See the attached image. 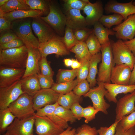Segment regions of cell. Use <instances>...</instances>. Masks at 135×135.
<instances>
[{"label":"cell","mask_w":135,"mask_h":135,"mask_svg":"<svg viewBox=\"0 0 135 135\" xmlns=\"http://www.w3.org/2000/svg\"><path fill=\"white\" fill-rule=\"evenodd\" d=\"M38 49L42 56L47 57L54 54L58 56L69 54L70 51L66 47L61 37L56 34L46 42L40 44Z\"/></svg>","instance_id":"cell-7"},{"label":"cell","mask_w":135,"mask_h":135,"mask_svg":"<svg viewBox=\"0 0 135 135\" xmlns=\"http://www.w3.org/2000/svg\"><path fill=\"white\" fill-rule=\"evenodd\" d=\"M135 83V60L134 67L132 71L129 85H132Z\"/></svg>","instance_id":"cell-57"},{"label":"cell","mask_w":135,"mask_h":135,"mask_svg":"<svg viewBox=\"0 0 135 135\" xmlns=\"http://www.w3.org/2000/svg\"><path fill=\"white\" fill-rule=\"evenodd\" d=\"M115 121L109 127L101 126L97 130L99 135H114L116 131V128L119 122Z\"/></svg>","instance_id":"cell-48"},{"label":"cell","mask_w":135,"mask_h":135,"mask_svg":"<svg viewBox=\"0 0 135 135\" xmlns=\"http://www.w3.org/2000/svg\"><path fill=\"white\" fill-rule=\"evenodd\" d=\"M118 125L123 131L126 130L135 126V111L123 117L119 121Z\"/></svg>","instance_id":"cell-40"},{"label":"cell","mask_w":135,"mask_h":135,"mask_svg":"<svg viewBox=\"0 0 135 135\" xmlns=\"http://www.w3.org/2000/svg\"><path fill=\"white\" fill-rule=\"evenodd\" d=\"M44 15L43 12L39 10H18L5 13L3 17L8 21L12 22L17 20L28 18H33L42 16Z\"/></svg>","instance_id":"cell-25"},{"label":"cell","mask_w":135,"mask_h":135,"mask_svg":"<svg viewBox=\"0 0 135 135\" xmlns=\"http://www.w3.org/2000/svg\"><path fill=\"white\" fill-rule=\"evenodd\" d=\"M78 82L76 79L67 82L54 83L51 88L60 94H66L72 91Z\"/></svg>","instance_id":"cell-32"},{"label":"cell","mask_w":135,"mask_h":135,"mask_svg":"<svg viewBox=\"0 0 135 135\" xmlns=\"http://www.w3.org/2000/svg\"><path fill=\"white\" fill-rule=\"evenodd\" d=\"M39 66L41 74L45 76L53 77L54 72L49 62L47 60L46 57L41 56L39 62Z\"/></svg>","instance_id":"cell-41"},{"label":"cell","mask_w":135,"mask_h":135,"mask_svg":"<svg viewBox=\"0 0 135 135\" xmlns=\"http://www.w3.org/2000/svg\"><path fill=\"white\" fill-rule=\"evenodd\" d=\"M111 42L114 65L126 64L132 70L135 56L132 52L121 40L118 39L116 42L111 41Z\"/></svg>","instance_id":"cell-6"},{"label":"cell","mask_w":135,"mask_h":135,"mask_svg":"<svg viewBox=\"0 0 135 135\" xmlns=\"http://www.w3.org/2000/svg\"><path fill=\"white\" fill-rule=\"evenodd\" d=\"M25 69L8 68L0 66V88L10 86L20 80Z\"/></svg>","instance_id":"cell-18"},{"label":"cell","mask_w":135,"mask_h":135,"mask_svg":"<svg viewBox=\"0 0 135 135\" xmlns=\"http://www.w3.org/2000/svg\"><path fill=\"white\" fill-rule=\"evenodd\" d=\"M33 97L24 93L8 108L16 118L19 119H25L33 116L35 111L33 108Z\"/></svg>","instance_id":"cell-5"},{"label":"cell","mask_w":135,"mask_h":135,"mask_svg":"<svg viewBox=\"0 0 135 135\" xmlns=\"http://www.w3.org/2000/svg\"><path fill=\"white\" fill-rule=\"evenodd\" d=\"M37 76L41 89L51 88L54 84L53 77L43 75L40 73Z\"/></svg>","instance_id":"cell-47"},{"label":"cell","mask_w":135,"mask_h":135,"mask_svg":"<svg viewBox=\"0 0 135 135\" xmlns=\"http://www.w3.org/2000/svg\"><path fill=\"white\" fill-rule=\"evenodd\" d=\"M54 113L67 122L72 124L77 119L70 109L66 108L58 105L56 108Z\"/></svg>","instance_id":"cell-36"},{"label":"cell","mask_w":135,"mask_h":135,"mask_svg":"<svg viewBox=\"0 0 135 135\" xmlns=\"http://www.w3.org/2000/svg\"><path fill=\"white\" fill-rule=\"evenodd\" d=\"M114 135H135V126L126 130L123 131L117 124Z\"/></svg>","instance_id":"cell-53"},{"label":"cell","mask_w":135,"mask_h":135,"mask_svg":"<svg viewBox=\"0 0 135 135\" xmlns=\"http://www.w3.org/2000/svg\"><path fill=\"white\" fill-rule=\"evenodd\" d=\"M72 63L71 66L73 69L79 68L81 66V63L77 59H72Z\"/></svg>","instance_id":"cell-56"},{"label":"cell","mask_w":135,"mask_h":135,"mask_svg":"<svg viewBox=\"0 0 135 135\" xmlns=\"http://www.w3.org/2000/svg\"><path fill=\"white\" fill-rule=\"evenodd\" d=\"M58 105V104L56 102L54 104L47 105L39 109L37 114L40 116L47 117L55 124L65 130L69 126L68 122L54 113Z\"/></svg>","instance_id":"cell-23"},{"label":"cell","mask_w":135,"mask_h":135,"mask_svg":"<svg viewBox=\"0 0 135 135\" xmlns=\"http://www.w3.org/2000/svg\"><path fill=\"white\" fill-rule=\"evenodd\" d=\"M32 10L26 4L25 0H9L0 7V17L5 13L18 10Z\"/></svg>","instance_id":"cell-27"},{"label":"cell","mask_w":135,"mask_h":135,"mask_svg":"<svg viewBox=\"0 0 135 135\" xmlns=\"http://www.w3.org/2000/svg\"><path fill=\"white\" fill-rule=\"evenodd\" d=\"M26 4L32 10H37L42 11L44 15L47 16L48 14L50 9L49 0H25Z\"/></svg>","instance_id":"cell-35"},{"label":"cell","mask_w":135,"mask_h":135,"mask_svg":"<svg viewBox=\"0 0 135 135\" xmlns=\"http://www.w3.org/2000/svg\"><path fill=\"white\" fill-rule=\"evenodd\" d=\"M26 46L28 48V56L25 72L22 78L40 73L39 63L41 55L38 48L30 45Z\"/></svg>","instance_id":"cell-16"},{"label":"cell","mask_w":135,"mask_h":135,"mask_svg":"<svg viewBox=\"0 0 135 135\" xmlns=\"http://www.w3.org/2000/svg\"><path fill=\"white\" fill-rule=\"evenodd\" d=\"M132 70L126 64H116L112 67L110 80L112 84L129 85Z\"/></svg>","instance_id":"cell-19"},{"label":"cell","mask_w":135,"mask_h":135,"mask_svg":"<svg viewBox=\"0 0 135 135\" xmlns=\"http://www.w3.org/2000/svg\"><path fill=\"white\" fill-rule=\"evenodd\" d=\"M80 11L73 9L66 11V26L73 30L86 28L88 26L86 18L82 15Z\"/></svg>","instance_id":"cell-22"},{"label":"cell","mask_w":135,"mask_h":135,"mask_svg":"<svg viewBox=\"0 0 135 135\" xmlns=\"http://www.w3.org/2000/svg\"><path fill=\"white\" fill-rule=\"evenodd\" d=\"M12 22L3 16L0 17V33L11 29Z\"/></svg>","instance_id":"cell-52"},{"label":"cell","mask_w":135,"mask_h":135,"mask_svg":"<svg viewBox=\"0 0 135 135\" xmlns=\"http://www.w3.org/2000/svg\"><path fill=\"white\" fill-rule=\"evenodd\" d=\"M16 118L8 108L0 110V133H4Z\"/></svg>","instance_id":"cell-30"},{"label":"cell","mask_w":135,"mask_h":135,"mask_svg":"<svg viewBox=\"0 0 135 135\" xmlns=\"http://www.w3.org/2000/svg\"><path fill=\"white\" fill-rule=\"evenodd\" d=\"M31 27V21L26 18L12 22L11 29L25 46L31 45L38 48L40 43L33 34Z\"/></svg>","instance_id":"cell-3"},{"label":"cell","mask_w":135,"mask_h":135,"mask_svg":"<svg viewBox=\"0 0 135 135\" xmlns=\"http://www.w3.org/2000/svg\"><path fill=\"white\" fill-rule=\"evenodd\" d=\"M118 39L131 40L135 36V14L129 16L123 22L112 28Z\"/></svg>","instance_id":"cell-12"},{"label":"cell","mask_w":135,"mask_h":135,"mask_svg":"<svg viewBox=\"0 0 135 135\" xmlns=\"http://www.w3.org/2000/svg\"><path fill=\"white\" fill-rule=\"evenodd\" d=\"M104 83L98 82V86L90 88L84 96L88 97L91 99L93 106L96 110L107 114L108 113L107 110L110 106L104 99V96L108 91L105 88Z\"/></svg>","instance_id":"cell-8"},{"label":"cell","mask_w":135,"mask_h":135,"mask_svg":"<svg viewBox=\"0 0 135 135\" xmlns=\"http://www.w3.org/2000/svg\"><path fill=\"white\" fill-rule=\"evenodd\" d=\"M70 51L75 54L76 59L80 62L86 60H89L92 56L88 49L85 42H79Z\"/></svg>","instance_id":"cell-29"},{"label":"cell","mask_w":135,"mask_h":135,"mask_svg":"<svg viewBox=\"0 0 135 135\" xmlns=\"http://www.w3.org/2000/svg\"><path fill=\"white\" fill-rule=\"evenodd\" d=\"M76 129L69 126L67 128L58 135H76Z\"/></svg>","instance_id":"cell-55"},{"label":"cell","mask_w":135,"mask_h":135,"mask_svg":"<svg viewBox=\"0 0 135 135\" xmlns=\"http://www.w3.org/2000/svg\"><path fill=\"white\" fill-rule=\"evenodd\" d=\"M133 2L132 0L128 2L122 3L115 0H110L105 6L106 12L120 14L125 20L129 16L135 14V6L132 4Z\"/></svg>","instance_id":"cell-17"},{"label":"cell","mask_w":135,"mask_h":135,"mask_svg":"<svg viewBox=\"0 0 135 135\" xmlns=\"http://www.w3.org/2000/svg\"><path fill=\"white\" fill-rule=\"evenodd\" d=\"M90 88L89 82L85 80L78 83L73 89V92L77 96L81 97L87 93Z\"/></svg>","instance_id":"cell-44"},{"label":"cell","mask_w":135,"mask_h":135,"mask_svg":"<svg viewBox=\"0 0 135 135\" xmlns=\"http://www.w3.org/2000/svg\"><path fill=\"white\" fill-rule=\"evenodd\" d=\"M24 45L22 41L18 38L7 43L0 44V49L5 50L17 48L22 47Z\"/></svg>","instance_id":"cell-49"},{"label":"cell","mask_w":135,"mask_h":135,"mask_svg":"<svg viewBox=\"0 0 135 135\" xmlns=\"http://www.w3.org/2000/svg\"><path fill=\"white\" fill-rule=\"evenodd\" d=\"M83 109L79 102H77L74 104L70 109L76 119L79 120L82 118Z\"/></svg>","instance_id":"cell-50"},{"label":"cell","mask_w":135,"mask_h":135,"mask_svg":"<svg viewBox=\"0 0 135 135\" xmlns=\"http://www.w3.org/2000/svg\"><path fill=\"white\" fill-rule=\"evenodd\" d=\"M101 53L100 52L92 55L89 60L88 74L86 80L89 84L90 88L95 87L97 84L96 78L98 71L97 66L98 64L101 61Z\"/></svg>","instance_id":"cell-26"},{"label":"cell","mask_w":135,"mask_h":135,"mask_svg":"<svg viewBox=\"0 0 135 135\" xmlns=\"http://www.w3.org/2000/svg\"><path fill=\"white\" fill-rule=\"evenodd\" d=\"M73 31L76 39L80 42H85L90 35L93 32V29L86 28Z\"/></svg>","instance_id":"cell-43"},{"label":"cell","mask_w":135,"mask_h":135,"mask_svg":"<svg viewBox=\"0 0 135 135\" xmlns=\"http://www.w3.org/2000/svg\"><path fill=\"white\" fill-rule=\"evenodd\" d=\"M9 0H0V7L5 4Z\"/></svg>","instance_id":"cell-59"},{"label":"cell","mask_w":135,"mask_h":135,"mask_svg":"<svg viewBox=\"0 0 135 135\" xmlns=\"http://www.w3.org/2000/svg\"><path fill=\"white\" fill-rule=\"evenodd\" d=\"M31 26L40 44L47 42L56 34L52 28L40 17L32 18Z\"/></svg>","instance_id":"cell-14"},{"label":"cell","mask_w":135,"mask_h":135,"mask_svg":"<svg viewBox=\"0 0 135 135\" xmlns=\"http://www.w3.org/2000/svg\"><path fill=\"white\" fill-rule=\"evenodd\" d=\"M64 6L66 11L70 9L83 10L88 0H64Z\"/></svg>","instance_id":"cell-39"},{"label":"cell","mask_w":135,"mask_h":135,"mask_svg":"<svg viewBox=\"0 0 135 135\" xmlns=\"http://www.w3.org/2000/svg\"><path fill=\"white\" fill-rule=\"evenodd\" d=\"M86 43L90 52L92 55L100 52L101 44L93 32L88 37Z\"/></svg>","instance_id":"cell-37"},{"label":"cell","mask_w":135,"mask_h":135,"mask_svg":"<svg viewBox=\"0 0 135 135\" xmlns=\"http://www.w3.org/2000/svg\"><path fill=\"white\" fill-rule=\"evenodd\" d=\"M78 68L70 70L60 69L56 76V83L69 82L77 77Z\"/></svg>","instance_id":"cell-34"},{"label":"cell","mask_w":135,"mask_h":135,"mask_svg":"<svg viewBox=\"0 0 135 135\" xmlns=\"http://www.w3.org/2000/svg\"><path fill=\"white\" fill-rule=\"evenodd\" d=\"M18 38L16 34L12 30V31H8L1 35L0 44H6Z\"/></svg>","instance_id":"cell-51"},{"label":"cell","mask_w":135,"mask_h":135,"mask_svg":"<svg viewBox=\"0 0 135 135\" xmlns=\"http://www.w3.org/2000/svg\"><path fill=\"white\" fill-rule=\"evenodd\" d=\"M132 4L135 6V1L132 2Z\"/></svg>","instance_id":"cell-61"},{"label":"cell","mask_w":135,"mask_h":135,"mask_svg":"<svg viewBox=\"0 0 135 135\" xmlns=\"http://www.w3.org/2000/svg\"><path fill=\"white\" fill-rule=\"evenodd\" d=\"M24 93L21 88L20 80L10 86L0 88V110L8 108Z\"/></svg>","instance_id":"cell-9"},{"label":"cell","mask_w":135,"mask_h":135,"mask_svg":"<svg viewBox=\"0 0 135 135\" xmlns=\"http://www.w3.org/2000/svg\"><path fill=\"white\" fill-rule=\"evenodd\" d=\"M124 20L123 17L118 14L114 13L109 15H103L99 21L104 26L110 29L112 26L118 25Z\"/></svg>","instance_id":"cell-33"},{"label":"cell","mask_w":135,"mask_h":135,"mask_svg":"<svg viewBox=\"0 0 135 135\" xmlns=\"http://www.w3.org/2000/svg\"><path fill=\"white\" fill-rule=\"evenodd\" d=\"M93 33L98 39L101 44H103L110 40L109 35H115V32L103 26L99 21L93 25Z\"/></svg>","instance_id":"cell-28"},{"label":"cell","mask_w":135,"mask_h":135,"mask_svg":"<svg viewBox=\"0 0 135 135\" xmlns=\"http://www.w3.org/2000/svg\"><path fill=\"white\" fill-rule=\"evenodd\" d=\"M62 40L66 47L69 50L80 42L76 39L73 30L67 26H66L65 28Z\"/></svg>","instance_id":"cell-38"},{"label":"cell","mask_w":135,"mask_h":135,"mask_svg":"<svg viewBox=\"0 0 135 135\" xmlns=\"http://www.w3.org/2000/svg\"><path fill=\"white\" fill-rule=\"evenodd\" d=\"M72 59L64 58V62L65 65L67 67L71 66L72 63Z\"/></svg>","instance_id":"cell-58"},{"label":"cell","mask_w":135,"mask_h":135,"mask_svg":"<svg viewBox=\"0 0 135 135\" xmlns=\"http://www.w3.org/2000/svg\"><path fill=\"white\" fill-rule=\"evenodd\" d=\"M34 115L24 119L16 118L6 129L9 135H33Z\"/></svg>","instance_id":"cell-10"},{"label":"cell","mask_w":135,"mask_h":135,"mask_svg":"<svg viewBox=\"0 0 135 135\" xmlns=\"http://www.w3.org/2000/svg\"><path fill=\"white\" fill-rule=\"evenodd\" d=\"M60 94L51 88L41 89L33 97L34 110L36 111L47 105L56 103Z\"/></svg>","instance_id":"cell-13"},{"label":"cell","mask_w":135,"mask_h":135,"mask_svg":"<svg viewBox=\"0 0 135 135\" xmlns=\"http://www.w3.org/2000/svg\"><path fill=\"white\" fill-rule=\"evenodd\" d=\"M4 135H9L8 132L6 131V132L4 134Z\"/></svg>","instance_id":"cell-60"},{"label":"cell","mask_w":135,"mask_h":135,"mask_svg":"<svg viewBox=\"0 0 135 135\" xmlns=\"http://www.w3.org/2000/svg\"><path fill=\"white\" fill-rule=\"evenodd\" d=\"M123 42L124 44L130 50L135 56V37L131 40Z\"/></svg>","instance_id":"cell-54"},{"label":"cell","mask_w":135,"mask_h":135,"mask_svg":"<svg viewBox=\"0 0 135 135\" xmlns=\"http://www.w3.org/2000/svg\"><path fill=\"white\" fill-rule=\"evenodd\" d=\"M89 60H86L80 62L81 65L78 68L76 79L78 83L87 79L88 74Z\"/></svg>","instance_id":"cell-42"},{"label":"cell","mask_w":135,"mask_h":135,"mask_svg":"<svg viewBox=\"0 0 135 135\" xmlns=\"http://www.w3.org/2000/svg\"><path fill=\"white\" fill-rule=\"evenodd\" d=\"M22 89L24 93L33 97L41 89L37 74L22 78L20 80Z\"/></svg>","instance_id":"cell-24"},{"label":"cell","mask_w":135,"mask_h":135,"mask_svg":"<svg viewBox=\"0 0 135 135\" xmlns=\"http://www.w3.org/2000/svg\"><path fill=\"white\" fill-rule=\"evenodd\" d=\"M28 56V48L25 45L17 48L0 49V66L25 69Z\"/></svg>","instance_id":"cell-1"},{"label":"cell","mask_w":135,"mask_h":135,"mask_svg":"<svg viewBox=\"0 0 135 135\" xmlns=\"http://www.w3.org/2000/svg\"><path fill=\"white\" fill-rule=\"evenodd\" d=\"M34 115L36 133L38 135H58L64 130L46 116Z\"/></svg>","instance_id":"cell-11"},{"label":"cell","mask_w":135,"mask_h":135,"mask_svg":"<svg viewBox=\"0 0 135 135\" xmlns=\"http://www.w3.org/2000/svg\"><path fill=\"white\" fill-rule=\"evenodd\" d=\"M101 62L100 64L96 79L98 82L111 83L110 77L114 64L111 40L101 44Z\"/></svg>","instance_id":"cell-4"},{"label":"cell","mask_w":135,"mask_h":135,"mask_svg":"<svg viewBox=\"0 0 135 135\" xmlns=\"http://www.w3.org/2000/svg\"><path fill=\"white\" fill-rule=\"evenodd\" d=\"M135 90L126 94L116 103L115 122L119 121L123 117L135 111Z\"/></svg>","instance_id":"cell-15"},{"label":"cell","mask_w":135,"mask_h":135,"mask_svg":"<svg viewBox=\"0 0 135 135\" xmlns=\"http://www.w3.org/2000/svg\"><path fill=\"white\" fill-rule=\"evenodd\" d=\"M83 10L86 16L85 18L88 25L93 26L103 15V4L100 0L94 3L89 1Z\"/></svg>","instance_id":"cell-20"},{"label":"cell","mask_w":135,"mask_h":135,"mask_svg":"<svg viewBox=\"0 0 135 135\" xmlns=\"http://www.w3.org/2000/svg\"><path fill=\"white\" fill-rule=\"evenodd\" d=\"M99 111L96 110L93 106L89 105L84 108L82 117L85 119L84 122L86 124L95 119L96 115Z\"/></svg>","instance_id":"cell-45"},{"label":"cell","mask_w":135,"mask_h":135,"mask_svg":"<svg viewBox=\"0 0 135 135\" xmlns=\"http://www.w3.org/2000/svg\"><path fill=\"white\" fill-rule=\"evenodd\" d=\"M76 135H97V130L86 124H82L76 129Z\"/></svg>","instance_id":"cell-46"},{"label":"cell","mask_w":135,"mask_h":135,"mask_svg":"<svg viewBox=\"0 0 135 135\" xmlns=\"http://www.w3.org/2000/svg\"><path fill=\"white\" fill-rule=\"evenodd\" d=\"M104 84L108 91L105 96L110 102L116 103L118 101L116 96L118 94L122 93L126 94L135 90V83L133 84L128 85L107 83H104Z\"/></svg>","instance_id":"cell-21"},{"label":"cell","mask_w":135,"mask_h":135,"mask_svg":"<svg viewBox=\"0 0 135 135\" xmlns=\"http://www.w3.org/2000/svg\"><path fill=\"white\" fill-rule=\"evenodd\" d=\"M50 11L48 14L40 18L49 24L56 33L63 37L66 26V18L57 1L49 0Z\"/></svg>","instance_id":"cell-2"},{"label":"cell","mask_w":135,"mask_h":135,"mask_svg":"<svg viewBox=\"0 0 135 135\" xmlns=\"http://www.w3.org/2000/svg\"><path fill=\"white\" fill-rule=\"evenodd\" d=\"M80 98L72 91L66 94H60L57 102L59 105L66 108L70 109L74 104L79 102Z\"/></svg>","instance_id":"cell-31"}]
</instances>
